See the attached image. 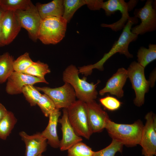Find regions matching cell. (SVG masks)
<instances>
[{
	"mask_svg": "<svg viewBox=\"0 0 156 156\" xmlns=\"http://www.w3.org/2000/svg\"><path fill=\"white\" fill-rule=\"evenodd\" d=\"M138 22V18L135 16L131 17L128 20L123 28L122 31L118 40L114 43L110 50L105 53L103 57L96 63L87 66H84L83 70L86 74H90L92 70L96 68L100 70L103 69V65L106 61L115 54L119 53L124 55L127 58L133 57L128 50V47L130 42L136 40L138 35L132 33L131 29L134 24Z\"/></svg>",
	"mask_w": 156,
	"mask_h": 156,
	"instance_id": "6da1fadb",
	"label": "cell"
},
{
	"mask_svg": "<svg viewBox=\"0 0 156 156\" xmlns=\"http://www.w3.org/2000/svg\"><path fill=\"white\" fill-rule=\"evenodd\" d=\"M143 126L140 120L128 124L116 123L109 118L107 120L105 129L112 139L127 147H132L140 144Z\"/></svg>",
	"mask_w": 156,
	"mask_h": 156,
	"instance_id": "7a4b0ae2",
	"label": "cell"
},
{
	"mask_svg": "<svg viewBox=\"0 0 156 156\" xmlns=\"http://www.w3.org/2000/svg\"><path fill=\"white\" fill-rule=\"evenodd\" d=\"M79 69L75 65L71 64L65 69L62 74L64 83L70 84L74 89L78 100L86 103L95 100L98 92L96 89L98 81L96 84L87 82L86 77L81 79Z\"/></svg>",
	"mask_w": 156,
	"mask_h": 156,
	"instance_id": "3957f363",
	"label": "cell"
},
{
	"mask_svg": "<svg viewBox=\"0 0 156 156\" xmlns=\"http://www.w3.org/2000/svg\"><path fill=\"white\" fill-rule=\"evenodd\" d=\"M67 21L62 16H49L42 19L37 38L44 44H55L64 37Z\"/></svg>",
	"mask_w": 156,
	"mask_h": 156,
	"instance_id": "277c9868",
	"label": "cell"
},
{
	"mask_svg": "<svg viewBox=\"0 0 156 156\" xmlns=\"http://www.w3.org/2000/svg\"><path fill=\"white\" fill-rule=\"evenodd\" d=\"M66 109L69 121L76 134L89 139L93 133L88 120L86 103L78 100Z\"/></svg>",
	"mask_w": 156,
	"mask_h": 156,
	"instance_id": "5b68a950",
	"label": "cell"
},
{
	"mask_svg": "<svg viewBox=\"0 0 156 156\" xmlns=\"http://www.w3.org/2000/svg\"><path fill=\"white\" fill-rule=\"evenodd\" d=\"M138 1L130 0L128 2L124 0H108L103 3L102 8L105 11L106 15L111 16L116 12L119 11L122 16L118 21L111 24H102V27L110 28L117 31L123 29L130 16L129 12L136 6Z\"/></svg>",
	"mask_w": 156,
	"mask_h": 156,
	"instance_id": "8992f818",
	"label": "cell"
},
{
	"mask_svg": "<svg viewBox=\"0 0 156 156\" xmlns=\"http://www.w3.org/2000/svg\"><path fill=\"white\" fill-rule=\"evenodd\" d=\"M144 68L138 62L133 61L127 70L128 77L135 93L134 103L138 107L144 104L145 94L148 92L150 87L149 81L145 76Z\"/></svg>",
	"mask_w": 156,
	"mask_h": 156,
	"instance_id": "52a82bcc",
	"label": "cell"
},
{
	"mask_svg": "<svg viewBox=\"0 0 156 156\" xmlns=\"http://www.w3.org/2000/svg\"><path fill=\"white\" fill-rule=\"evenodd\" d=\"M135 17L139 18L140 23L132 27L131 31L134 34L142 35L156 29V10L155 1L148 0L144 6L135 9L133 13Z\"/></svg>",
	"mask_w": 156,
	"mask_h": 156,
	"instance_id": "ba28073f",
	"label": "cell"
},
{
	"mask_svg": "<svg viewBox=\"0 0 156 156\" xmlns=\"http://www.w3.org/2000/svg\"><path fill=\"white\" fill-rule=\"evenodd\" d=\"M39 91L48 96L53 102L57 109L67 108L76 100L75 90L69 83H64L61 86L55 88L36 87Z\"/></svg>",
	"mask_w": 156,
	"mask_h": 156,
	"instance_id": "9c48e42d",
	"label": "cell"
},
{
	"mask_svg": "<svg viewBox=\"0 0 156 156\" xmlns=\"http://www.w3.org/2000/svg\"><path fill=\"white\" fill-rule=\"evenodd\" d=\"M21 27L27 31L29 38L36 42L42 20L36 5L32 3L27 9L15 12Z\"/></svg>",
	"mask_w": 156,
	"mask_h": 156,
	"instance_id": "30bf717a",
	"label": "cell"
},
{
	"mask_svg": "<svg viewBox=\"0 0 156 156\" xmlns=\"http://www.w3.org/2000/svg\"><path fill=\"white\" fill-rule=\"evenodd\" d=\"M146 122L143 128L140 145L143 155L156 154V116L152 112L145 116Z\"/></svg>",
	"mask_w": 156,
	"mask_h": 156,
	"instance_id": "8fae6325",
	"label": "cell"
},
{
	"mask_svg": "<svg viewBox=\"0 0 156 156\" xmlns=\"http://www.w3.org/2000/svg\"><path fill=\"white\" fill-rule=\"evenodd\" d=\"M7 81L6 92L8 94L12 95L21 93L22 89L25 85H33L38 83H49L45 79L14 71Z\"/></svg>",
	"mask_w": 156,
	"mask_h": 156,
	"instance_id": "7c38bea8",
	"label": "cell"
},
{
	"mask_svg": "<svg viewBox=\"0 0 156 156\" xmlns=\"http://www.w3.org/2000/svg\"><path fill=\"white\" fill-rule=\"evenodd\" d=\"M86 103L88 120L92 133L101 132L109 119L108 115L95 100Z\"/></svg>",
	"mask_w": 156,
	"mask_h": 156,
	"instance_id": "4fadbf2b",
	"label": "cell"
},
{
	"mask_svg": "<svg viewBox=\"0 0 156 156\" xmlns=\"http://www.w3.org/2000/svg\"><path fill=\"white\" fill-rule=\"evenodd\" d=\"M1 30L3 42L8 45L17 36L21 27L15 12L6 11L1 20Z\"/></svg>",
	"mask_w": 156,
	"mask_h": 156,
	"instance_id": "5bb4252c",
	"label": "cell"
},
{
	"mask_svg": "<svg viewBox=\"0 0 156 156\" xmlns=\"http://www.w3.org/2000/svg\"><path fill=\"white\" fill-rule=\"evenodd\" d=\"M58 122L61 125L62 138L60 141L59 148L61 151L68 150L76 144L81 142L82 138L78 135L69 121L67 109L63 108V115Z\"/></svg>",
	"mask_w": 156,
	"mask_h": 156,
	"instance_id": "9a60e30c",
	"label": "cell"
},
{
	"mask_svg": "<svg viewBox=\"0 0 156 156\" xmlns=\"http://www.w3.org/2000/svg\"><path fill=\"white\" fill-rule=\"evenodd\" d=\"M127 70L123 68H119L117 72L107 81L105 86L99 91L101 96L109 93L120 98L124 96L123 88L128 78Z\"/></svg>",
	"mask_w": 156,
	"mask_h": 156,
	"instance_id": "2e32d148",
	"label": "cell"
},
{
	"mask_svg": "<svg viewBox=\"0 0 156 156\" xmlns=\"http://www.w3.org/2000/svg\"><path fill=\"white\" fill-rule=\"evenodd\" d=\"M19 134L25 145V156H38L46 151L47 140L41 133L29 135L22 131Z\"/></svg>",
	"mask_w": 156,
	"mask_h": 156,
	"instance_id": "e0dca14e",
	"label": "cell"
},
{
	"mask_svg": "<svg viewBox=\"0 0 156 156\" xmlns=\"http://www.w3.org/2000/svg\"><path fill=\"white\" fill-rule=\"evenodd\" d=\"M61 114L60 109H56L49 115L48 124L45 129L41 133L47 140V143L54 148H59L60 141L57 131L59 118Z\"/></svg>",
	"mask_w": 156,
	"mask_h": 156,
	"instance_id": "ac0fdd59",
	"label": "cell"
},
{
	"mask_svg": "<svg viewBox=\"0 0 156 156\" xmlns=\"http://www.w3.org/2000/svg\"><path fill=\"white\" fill-rule=\"evenodd\" d=\"M36 6L42 19L49 16H63L64 7L62 0H53L46 3H38Z\"/></svg>",
	"mask_w": 156,
	"mask_h": 156,
	"instance_id": "d6986e66",
	"label": "cell"
},
{
	"mask_svg": "<svg viewBox=\"0 0 156 156\" xmlns=\"http://www.w3.org/2000/svg\"><path fill=\"white\" fill-rule=\"evenodd\" d=\"M13 57L8 52L0 56V83L5 82L14 71L13 67Z\"/></svg>",
	"mask_w": 156,
	"mask_h": 156,
	"instance_id": "ffe728a7",
	"label": "cell"
},
{
	"mask_svg": "<svg viewBox=\"0 0 156 156\" xmlns=\"http://www.w3.org/2000/svg\"><path fill=\"white\" fill-rule=\"evenodd\" d=\"M138 62L145 68L156 58V45L150 44L148 48L140 47L137 53Z\"/></svg>",
	"mask_w": 156,
	"mask_h": 156,
	"instance_id": "44dd1931",
	"label": "cell"
},
{
	"mask_svg": "<svg viewBox=\"0 0 156 156\" xmlns=\"http://www.w3.org/2000/svg\"><path fill=\"white\" fill-rule=\"evenodd\" d=\"M17 122V119L11 112L8 111L0 121V138L5 140L10 133Z\"/></svg>",
	"mask_w": 156,
	"mask_h": 156,
	"instance_id": "7402d4cb",
	"label": "cell"
},
{
	"mask_svg": "<svg viewBox=\"0 0 156 156\" xmlns=\"http://www.w3.org/2000/svg\"><path fill=\"white\" fill-rule=\"evenodd\" d=\"M51 72L48 65L38 61L34 63L23 73L45 79V76Z\"/></svg>",
	"mask_w": 156,
	"mask_h": 156,
	"instance_id": "603a6c76",
	"label": "cell"
},
{
	"mask_svg": "<svg viewBox=\"0 0 156 156\" xmlns=\"http://www.w3.org/2000/svg\"><path fill=\"white\" fill-rule=\"evenodd\" d=\"M63 2L64 12L62 17L68 23L79 8L86 5V0H64Z\"/></svg>",
	"mask_w": 156,
	"mask_h": 156,
	"instance_id": "cb8c5ba5",
	"label": "cell"
},
{
	"mask_svg": "<svg viewBox=\"0 0 156 156\" xmlns=\"http://www.w3.org/2000/svg\"><path fill=\"white\" fill-rule=\"evenodd\" d=\"M32 3L30 0H1L0 7L5 11L25 10Z\"/></svg>",
	"mask_w": 156,
	"mask_h": 156,
	"instance_id": "d4e9b609",
	"label": "cell"
},
{
	"mask_svg": "<svg viewBox=\"0 0 156 156\" xmlns=\"http://www.w3.org/2000/svg\"><path fill=\"white\" fill-rule=\"evenodd\" d=\"M123 146L120 142L112 139L109 145L100 151H94L92 156H115L117 152H122Z\"/></svg>",
	"mask_w": 156,
	"mask_h": 156,
	"instance_id": "484cf974",
	"label": "cell"
},
{
	"mask_svg": "<svg viewBox=\"0 0 156 156\" xmlns=\"http://www.w3.org/2000/svg\"><path fill=\"white\" fill-rule=\"evenodd\" d=\"M22 93L31 106L37 105L42 95L36 87L30 85L25 86L22 89Z\"/></svg>",
	"mask_w": 156,
	"mask_h": 156,
	"instance_id": "4316f807",
	"label": "cell"
},
{
	"mask_svg": "<svg viewBox=\"0 0 156 156\" xmlns=\"http://www.w3.org/2000/svg\"><path fill=\"white\" fill-rule=\"evenodd\" d=\"M94 152L83 142H78L68 150L67 156H92Z\"/></svg>",
	"mask_w": 156,
	"mask_h": 156,
	"instance_id": "83f0119b",
	"label": "cell"
},
{
	"mask_svg": "<svg viewBox=\"0 0 156 156\" xmlns=\"http://www.w3.org/2000/svg\"><path fill=\"white\" fill-rule=\"evenodd\" d=\"M34 62L30 57L29 53L26 52L14 60L13 65L14 70L23 73Z\"/></svg>",
	"mask_w": 156,
	"mask_h": 156,
	"instance_id": "f1b7e54d",
	"label": "cell"
},
{
	"mask_svg": "<svg viewBox=\"0 0 156 156\" xmlns=\"http://www.w3.org/2000/svg\"><path fill=\"white\" fill-rule=\"evenodd\" d=\"M37 105L44 116L47 117H49L51 113L57 109L52 99L45 94H42Z\"/></svg>",
	"mask_w": 156,
	"mask_h": 156,
	"instance_id": "f546056e",
	"label": "cell"
},
{
	"mask_svg": "<svg viewBox=\"0 0 156 156\" xmlns=\"http://www.w3.org/2000/svg\"><path fill=\"white\" fill-rule=\"evenodd\" d=\"M99 101L102 105L109 110L114 111L118 109L122 103L116 98L107 96L101 98Z\"/></svg>",
	"mask_w": 156,
	"mask_h": 156,
	"instance_id": "4dcf8cb0",
	"label": "cell"
},
{
	"mask_svg": "<svg viewBox=\"0 0 156 156\" xmlns=\"http://www.w3.org/2000/svg\"><path fill=\"white\" fill-rule=\"evenodd\" d=\"M103 2L102 0H86V5L91 10H99L102 8Z\"/></svg>",
	"mask_w": 156,
	"mask_h": 156,
	"instance_id": "1f68e13d",
	"label": "cell"
},
{
	"mask_svg": "<svg viewBox=\"0 0 156 156\" xmlns=\"http://www.w3.org/2000/svg\"><path fill=\"white\" fill-rule=\"evenodd\" d=\"M156 79V71H154L151 73L149 77L148 81L150 84V86L151 87H153L154 85Z\"/></svg>",
	"mask_w": 156,
	"mask_h": 156,
	"instance_id": "d6a6232c",
	"label": "cell"
},
{
	"mask_svg": "<svg viewBox=\"0 0 156 156\" xmlns=\"http://www.w3.org/2000/svg\"><path fill=\"white\" fill-rule=\"evenodd\" d=\"M8 111L4 106L0 103V121L5 116Z\"/></svg>",
	"mask_w": 156,
	"mask_h": 156,
	"instance_id": "836d02e7",
	"label": "cell"
},
{
	"mask_svg": "<svg viewBox=\"0 0 156 156\" xmlns=\"http://www.w3.org/2000/svg\"><path fill=\"white\" fill-rule=\"evenodd\" d=\"M1 19L0 20V47H2L4 46L3 42L2 36V33H1Z\"/></svg>",
	"mask_w": 156,
	"mask_h": 156,
	"instance_id": "e575fe53",
	"label": "cell"
},
{
	"mask_svg": "<svg viewBox=\"0 0 156 156\" xmlns=\"http://www.w3.org/2000/svg\"><path fill=\"white\" fill-rule=\"evenodd\" d=\"M5 12L0 6V20L3 17Z\"/></svg>",
	"mask_w": 156,
	"mask_h": 156,
	"instance_id": "d590c367",
	"label": "cell"
},
{
	"mask_svg": "<svg viewBox=\"0 0 156 156\" xmlns=\"http://www.w3.org/2000/svg\"><path fill=\"white\" fill-rule=\"evenodd\" d=\"M144 156H153V155H145Z\"/></svg>",
	"mask_w": 156,
	"mask_h": 156,
	"instance_id": "8d00e7d4",
	"label": "cell"
},
{
	"mask_svg": "<svg viewBox=\"0 0 156 156\" xmlns=\"http://www.w3.org/2000/svg\"><path fill=\"white\" fill-rule=\"evenodd\" d=\"M38 156H44L42 155V154H40L38 155Z\"/></svg>",
	"mask_w": 156,
	"mask_h": 156,
	"instance_id": "74e56055",
	"label": "cell"
},
{
	"mask_svg": "<svg viewBox=\"0 0 156 156\" xmlns=\"http://www.w3.org/2000/svg\"><path fill=\"white\" fill-rule=\"evenodd\" d=\"M0 5H1V0H0Z\"/></svg>",
	"mask_w": 156,
	"mask_h": 156,
	"instance_id": "f35d334b",
	"label": "cell"
}]
</instances>
